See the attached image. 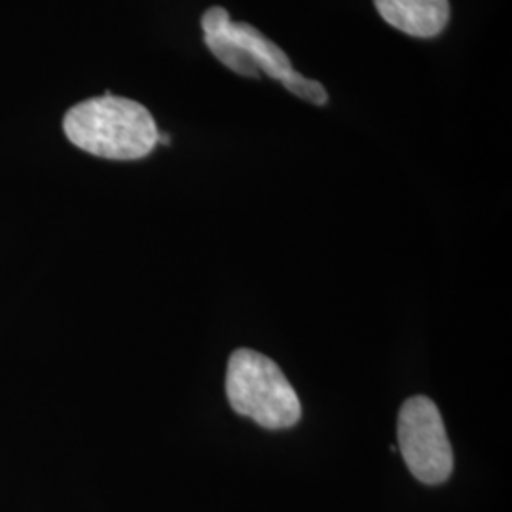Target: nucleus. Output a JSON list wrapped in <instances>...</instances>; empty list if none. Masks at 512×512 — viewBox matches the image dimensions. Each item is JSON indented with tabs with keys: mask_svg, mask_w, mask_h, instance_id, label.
Masks as SVG:
<instances>
[{
	"mask_svg": "<svg viewBox=\"0 0 512 512\" xmlns=\"http://www.w3.org/2000/svg\"><path fill=\"white\" fill-rule=\"evenodd\" d=\"M63 129L74 147L107 160H141L158 145L160 131L147 107L105 93L74 105Z\"/></svg>",
	"mask_w": 512,
	"mask_h": 512,
	"instance_id": "obj_1",
	"label": "nucleus"
},
{
	"mask_svg": "<svg viewBox=\"0 0 512 512\" xmlns=\"http://www.w3.org/2000/svg\"><path fill=\"white\" fill-rule=\"evenodd\" d=\"M226 397L238 412L264 429H289L300 420L302 406L283 370L253 349L232 353L226 370Z\"/></svg>",
	"mask_w": 512,
	"mask_h": 512,
	"instance_id": "obj_2",
	"label": "nucleus"
},
{
	"mask_svg": "<svg viewBox=\"0 0 512 512\" xmlns=\"http://www.w3.org/2000/svg\"><path fill=\"white\" fill-rule=\"evenodd\" d=\"M399 450L406 467L423 484L437 486L454 471V452L439 408L427 397H412L399 412Z\"/></svg>",
	"mask_w": 512,
	"mask_h": 512,
	"instance_id": "obj_3",
	"label": "nucleus"
},
{
	"mask_svg": "<svg viewBox=\"0 0 512 512\" xmlns=\"http://www.w3.org/2000/svg\"><path fill=\"white\" fill-rule=\"evenodd\" d=\"M222 31L249 54L258 71L279 80L296 97L310 101L313 105H325L329 101L325 86L296 73L289 55L270 38L264 37L253 25L236 23L230 16H226L222 19Z\"/></svg>",
	"mask_w": 512,
	"mask_h": 512,
	"instance_id": "obj_4",
	"label": "nucleus"
},
{
	"mask_svg": "<svg viewBox=\"0 0 512 512\" xmlns=\"http://www.w3.org/2000/svg\"><path fill=\"white\" fill-rule=\"evenodd\" d=\"M374 6L391 27L410 37H437L450 19L448 0H374Z\"/></svg>",
	"mask_w": 512,
	"mask_h": 512,
	"instance_id": "obj_5",
	"label": "nucleus"
},
{
	"mask_svg": "<svg viewBox=\"0 0 512 512\" xmlns=\"http://www.w3.org/2000/svg\"><path fill=\"white\" fill-rule=\"evenodd\" d=\"M226 16H228V12L224 8H220V6L209 8L203 14L202 29L207 48L230 71L238 73L239 76L258 78L260 71H258L255 63H253V59L249 57V54L241 46H238L232 38L222 31V19L226 18Z\"/></svg>",
	"mask_w": 512,
	"mask_h": 512,
	"instance_id": "obj_6",
	"label": "nucleus"
}]
</instances>
